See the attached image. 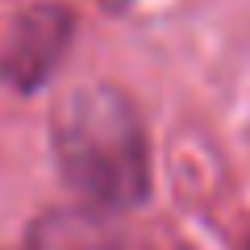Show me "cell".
Segmentation results:
<instances>
[{
  "label": "cell",
  "mask_w": 250,
  "mask_h": 250,
  "mask_svg": "<svg viewBox=\"0 0 250 250\" xmlns=\"http://www.w3.org/2000/svg\"><path fill=\"white\" fill-rule=\"evenodd\" d=\"M50 146L62 184L96 213H129L154 188L150 134L142 108L121 83L71 88L50 113Z\"/></svg>",
  "instance_id": "1"
},
{
  "label": "cell",
  "mask_w": 250,
  "mask_h": 250,
  "mask_svg": "<svg viewBox=\"0 0 250 250\" xmlns=\"http://www.w3.org/2000/svg\"><path fill=\"white\" fill-rule=\"evenodd\" d=\"M75 34H80V13L67 0L21 4L9 21L4 46H0V83H9L21 96H34L67 62Z\"/></svg>",
  "instance_id": "2"
},
{
  "label": "cell",
  "mask_w": 250,
  "mask_h": 250,
  "mask_svg": "<svg viewBox=\"0 0 250 250\" xmlns=\"http://www.w3.org/2000/svg\"><path fill=\"white\" fill-rule=\"evenodd\" d=\"M17 250H113V233L96 208H54L34 221Z\"/></svg>",
  "instance_id": "3"
},
{
  "label": "cell",
  "mask_w": 250,
  "mask_h": 250,
  "mask_svg": "<svg viewBox=\"0 0 250 250\" xmlns=\"http://www.w3.org/2000/svg\"><path fill=\"white\" fill-rule=\"evenodd\" d=\"M242 250H250V238H246V246H242Z\"/></svg>",
  "instance_id": "4"
}]
</instances>
